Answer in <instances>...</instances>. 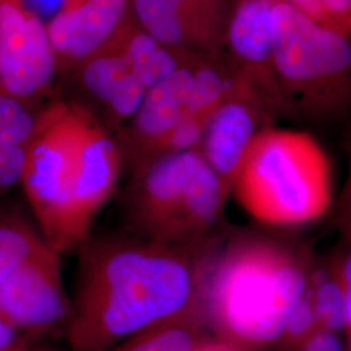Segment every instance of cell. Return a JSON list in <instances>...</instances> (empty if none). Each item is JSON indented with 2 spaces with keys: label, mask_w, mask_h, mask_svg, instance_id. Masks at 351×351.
<instances>
[{
  "label": "cell",
  "mask_w": 351,
  "mask_h": 351,
  "mask_svg": "<svg viewBox=\"0 0 351 351\" xmlns=\"http://www.w3.org/2000/svg\"><path fill=\"white\" fill-rule=\"evenodd\" d=\"M123 165V154L114 134L86 110L72 195L71 233L75 250L91 234L98 213L112 198Z\"/></svg>",
  "instance_id": "30bf717a"
},
{
  "label": "cell",
  "mask_w": 351,
  "mask_h": 351,
  "mask_svg": "<svg viewBox=\"0 0 351 351\" xmlns=\"http://www.w3.org/2000/svg\"><path fill=\"white\" fill-rule=\"evenodd\" d=\"M60 256L47 246L0 284V317L29 339L64 332L69 320Z\"/></svg>",
  "instance_id": "52a82bcc"
},
{
  "label": "cell",
  "mask_w": 351,
  "mask_h": 351,
  "mask_svg": "<svg viewBox=\"0 0 351 351\" xmlns=\"http://www.w3.org/2000/svg\"><path fill=\"white\" fill-rule=\"evenodd\" d=\"M224 237L171 246L123 230L90 234L77 251L75 290L64 335L72 351H111L124 339L201 304Z\"/></svg>",
  "instance_id": "6da1fadb"
},
{
  "label": "cell",
  "mask_w": 351,
  "mask_h": 351,
  "mask_svg": "<svg viewBox=\"0 0 351 351\" xmlns=\"http://www.w3.org/2000/svg\"><path fill=\"white\" fill-rule=\"evenodd\" d=\"M32 339H27L0 317V351H17L29 346Z\"/></svg>",
  "instance_id": "484cf974"
},
{
  "label": "cell",
  "mask_w": 351,
  "mask_h": 351,
  "mask_svg": "<svg viewBox=\"0 0 351 351\" xmlns=\"http://www.w3.org/2000/svg\"><path fill=\"white\" fill-rule=\"evenodd\" d=\"M275 0H239L226 27V38L239 80L277 114L280 98L272 60L271 11Z\"/></svg>",
  "instance_id": "7c38bea8"
},
{
  "label": "cell",
  "mask_w": 351,
  "mask_h": 351,
  "mask_svg": "<svg viewBox=\"0 0 351 351\" xmlns=\"http://www.w3.org/2000/svg\"><path fill=\"white\" fill-rule=\"evenodd\" d=\"M193 27L201 47H213L224 23L223 0H171Z\"/></svg>",
  "instance_id": "7402d4cb"
},
{
  "label": "cell",
  "mask_w": 351,
  "mask_h": 351,
  "mask_svg": "<svg viewBox=\"0 0 351 351\" xmlns=\"http://www.w3.org/2000/svg\"><path fill=\"white\" fill-rule=\"evenodd\" d=\"M314 261L304 243L290 239L252 232L224 237L203 285L204 326L236 350L276 348Z\"/></svg>",
  "instance_id": "7a4b0ae2"
},
{
  "label": "cell",
  "mask_w": 351,
  "mask_h": 351,
  "mask_svg": "<svg viewBox=\"0 0 351 351\" xmlns=\"http://www.w3.org/2000/svg\"><path fill=\"white\" fill-rule=\"evenodd\" d=\"M349 351L350 346L346 339L335 330L317 328L313 335L302 342L294 351Z\"/></svg>",
  "instance_id": "d4e9b609"
},
{
  "label": "cell",
  "mask_w": 351,
  "mask_h": 351,
  "mask_svg": "<svg viewBox=\"0 0 351 351\" xmlns=\"http://www.w3.org/2000/svg\"><path fill=\"white\" fill-rule=\"evenodd\" d=\"M17 351H38L34 350V349H30V346H26V348H24V349H20V350Z\"/></svg>",
  "instance_id": "83f0119b"
},
{
  "label": "cell",
  "mask_w": 351,
  "mask_h": 351,
  "mask_svg": "<svg viewBox=\"0 0 351 351\" xmlns=\"http://www.w3.org/2000/svg\"><path fill=\"white\" fill-rule=\"evenodd\" d=\"M56 66L40 16L26 0H0V94L32 107L50 88Z\"/></svg>",
  "instance_id": "ba28073f"
},
{
  "label": "cell",
  "mask_w": 351,
  "mask_h": 351,
  "mask_svg": "<svg viewBox=\"0 0 351 351\" xmlns=\"http://www.w3.org/2000/svg\"><path fill=\"white\" fill-rule=\"evenodd\" d=\"M191 75L193 65H181L162 82L147 88L138 110L114 134L130 175L158 156L164 141L185 114Z\"/></svg>",
  "instance_id": "8fae6325"
},
{
  "label": "cell",
  "mask_w": 351,
  "mask_h": 351,
  "mask_svg": "<svg viewBox=\"0 0 351 351\" xmlns=\"http://www.w3.org/2000/svg\"><path fill=\"white\" fill-rule=\"evenodd\" d=\"M230 194L201 151L164 154L130 175L120 198L121 230L171 246L213 237Z\"/></svg>",
  "instance_id": "3957f363"
},
{
  "label": "cell",
  "mask_w": 351,
  "mask_h": 351,
  "mask_svg": "<svg viewBox=\"0 0 351 351\" xmlns=\"http://www.w3.org/2000/svg\"><path fill=\"white\" fill-rule=\"evenodd\" d=\"M145 88L162 82L181 66L176 51L160 45L142 29L126 32L125 23L112 38Z\"/></svg>",
  "instance_id": "e0dca14e"
},
{
  "label": "cell",
  "mask_w": 351,
  "mask_h": 351,
  "mask_svg": "<svg viewBox=\"0 0 351 351\" xmlns=\"http://www.w3.org/2000/svg\"><path fill=\"white\" fill-rule=\"evenodd\" d=\"M284 3L317 25L349 38L351 0H275Z\"/></svg>",
  "instance_id": "603a6c76"
},
{
  "label": "cell",
  "mask_w": 351,
  "mask_h": 351,
  "mask_svg": "<svg viewBox=\"0 0 351 351\" xmlns=\"http://www.w3.org/2000/svg\"><path fill=\"white\" fill-rule=\"evenodd\" d=\"M320 328L308 288L289 315L288 320L277 341V351H294L304 339Z\"/></svg>",
  "instance_id": "cb8c5ba5"
},
{
  "label": "cell",
  "mask_w": 351,
  "mask_h": 351,
  "mask_svg": "<svg viewBox=\"0 0 351 351\" xmlns=\"http://www.w3.org/2000/svg\"><path fill=\"white\" fill-rule=\"evenodd\" d=\"M308 291L319 326L341 333L350 343L351 297L339 287L329 259L315 258L308 277Z\"/></svg>",
  "instance_id": "d6986e66"
},
{
  "label": "cell",
  "mask_w": 351,
  "mask_h": 351,
  "mask_svg": "<svg viewBox=\"0 0 351 351\" xmlns=\"http://www.w3.org/2000/svg\"><path fill=\"white\" fill-rule=\"evenodd\" d=\"M139 29L168 49L201 46L193 27L171 0H130Z\"/></svg>",
  "instance_id": "ffe728a7"
},
{
  "label": "cell",
  "mask_w": 351,
  "mask_h": 351,
  "mask_svg": "<svg viewBox=\"0 0 351 351\" xmlns=\"http://www.w3.org/2000/svg\"><path fill=\"white\" fill-rule=\"evenodd\" d=\"M194 351H239L236 350L234 348H232L230 345H228L226 342L220 341V339H204L202 336L199 341L195 345Z\"/></svg>",
  "instance_id": "4316f807"
},
{
  "label": "cell",
  "mask_w": 351,
  "mask_h": 351,
  "mask_svg": "<svg viewBox=\"0 0 351 351\" xmlns=\"http://www.w3.org/2000/svg\"><path fill=\"white\" fill-rule=\"evenodd\" d=\"M276 114L242 82L208 119L198 150L230 194L234 180L256 138Z\"/></svg>",
  "instance_id": "9c48e42d"
},
{
  "label": "cell",
  "mask_w": 351,
  "mask_h": 351,
  "mask_svg": "<svg viewBox=\"0 0 351 351\" xmlns=\"http://www.w3.org/2000/svg\"><path fill=\"white\" fill-rule=\"evenodd\" d=\"M37 111L0 94V198L20 186Z\"/></svg>",
  "instance_id": "9a60e30c"
},
{
  "label": "cell",
  "mask_w": 351,
  "mask_h": 351,
  "mask_svg": "<svg viewBox=\"0 0 351 351\" xmlns=\"http://www.w3.org/2000/svg\"><path fill=\"white\" fill-rule=\"evenodd\" d=\"M271 34L280 113L326 119L343 112L350 98L349 38L277 1Z\"/></svg>",
  "instance_id": "5b68a950"
},
{
  "label": "cell",
  "mask_w": 351,
  "mask_h": 351,
  "mask_svg": "<svg viewBox=\"0 0 351 351\" xmlns=\"http://www.w3.org/2000/svg\"><path fill=\"white\" fill-rule=\"evenodd\" d=\"M232 194L251 217L265 226L307 224L330 207V164L310 134L271 128L254 142Z\"/></svg>",
  "instance_id": "277c9868"
},
{
  "label": "cell",
  "mask_w": 351,
  "mask_h": 351,
  "mask_svg": "<svg viewBox=\"0 0 351 351\" xmlns=\"http://www.w3.org/2000/svg\"><path fill=\"white\" fill-rule=\"evenodd\" d=\"M5 197L0 198V284L27 259L51 246L26 203Z\"/></svg>",
  "instance_id": "2e32d148"
},
{
  "label": "cell",
  "mask_w": 351,
  "mask_h": 351,
  "mask_svg": "<svg viewBox=\"0 0 351 351\" xmlns=\"http://www.w3.org/2000/svg\"><path fill=\"white\" fill-rule=\"evenodd\" d=\"M85 114L77 101H52L37 110L20 181L27 208L59 254L75 250L72 195Z\"/></svg>",
  "instance_id": "8992f818"
},
{
  "label": "cell",
  "mask_w": 351,
  "mask_h": 351,
  "mask_svg": "<svg viewBox=\"0 0 351 351\" xmlns=\"http://www.w3.org/2000/svg\"><path fill=\"white\" fill-rule=\"evenodd\" d=\"M130 0H64L47 26L56 62L84 63L125 23Z\"/></svg>",
  "instance_id": "4fadbf2b"
},
{
  "label": "cell",
  "mask_w": 351,
  "mask_h": 351,
  "mask_svg": "<svg viewBox=\"0 0 351 351\" xmlns=\"http://www.w3.org/2000/svg\"><path fill=\"white\" fill-rule=\"evenodd\" d=\"M203 328L199 304L124 339L111 351H194Z\"/></svg>",
  "instance_id": "ac0fdd59"
},
{
  "label": "cell",
  "mask_w": 351,
  "mask_h": 351,
  "mask_svg": "<svg viewBox=\"0 0 351 351\" xmlns=\"http://www.w3.org/2000/svg\"><path fill=\"white\" fill-rule=\"evenodd\" d=\"M81 82L101 108L99 123L112 134L132 119L146 93L113 39L82 63Z\"/></svg>",
  "instance_id": "5bb4252c"
},
{
  "label": "cell",
  "mask_w": 351,
  "mask_h": 351,
  "mask_svg": "<svg viewBox=\"0 0 351 351\" xmlns=\"http://www.w3.org/2000/svg\"><path fill=\"white\" fill-rule=\"evenodd\" d=\"M243 81L239 75H226L211 64L193 65L185 114L207 124L208 119L226 98H229Z\"/></svg>",
  "instance_id": "44dd1931"
}]
</instances>
